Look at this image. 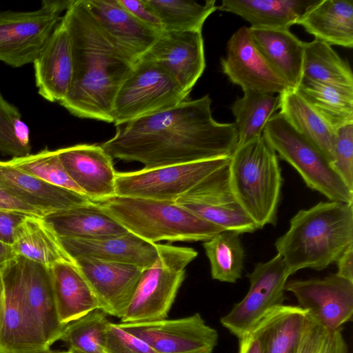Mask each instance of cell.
Returning a JSON list of instances; mask_svg holds the SVG:
<instances>
[{"instance_id":"obj_6","label":"cell","mask_w":353,"mask_h":353,"mask_svg":"<svg viewBox=\"0 0 353 353\" xmlns=\"http://www.w3.org/2000/svg\"><path fill=\"white\" fill-rule=\"evenodd\" d=\"M262 135L276 153L298 172L307 187L331 201L353 203V190L324 154L279 112L268 121Z\"/></svg>"},{"instance_id":"obj_50","label":"cell","mask_w":353,"mask_h":353,"mask_svg":"<svg viewBox=\"0 0 353 353\" xmlns=\"http://www.w3.org/2000/svg\"><path fill=\"white\" fill-rule=\"evenodd\" d=\"M15 256L12 245L0 241V272Z\"/></svg>"},{"instance_id":"obj_48","label":"cell","mask_w":353,"mask_h":353,"mask_svg":"<svg viewBox=\"0 0 353 353\" xmlns=\"http://www.w3.org/2000/svg\"><path fill=\"white\" fill-rule=\"evenodd\" d=\"M336 274L353 281V244L349 245L336 261Z\"/></svg>"},{"instance_id":"obj_38","label":"cell","mask_w":353,"mask_h":353,"mask_svg":"<svg viewBox=\"0 0 353 353\" xmlns=\"http://www.w3.org/2000/svg\"><path fill=\"white\" fill-rule=\"evenodd\" d=\"M109 323L107 314L96 309L67 324L59 340L65 343L68 349L83 353H105L103 339Z\"/></svg>"},{"instance_id":"obj_24","label":"cell","mask_w":353,"mask_h":353,"mask_svg":"<svg viewBox=\"0 0 353 353\" xmlns=\"http://www.w3.org/2000/svg\"><path fill=\"white\" fill-rule=\"evenodd\" d=\"M113 42L137 61L154 43L159 33L140 23L119 0H85Z\"/></svg>"},{"instance_id":"obj_10","label":"cell","mask_w":353,"mask_h":353,"mask_svg":"<svg viewBox=\"0 0 353 353\" xmlns=\"http://www.w3.org/2000/svg\"><path fill=\"white\" fill-rule=\"evenodd\" d=\"M290 276L279 254L256 263L247 274L250 281L247 294L221 317V325L238 339L248 333L269 310L283 304Z\"/></svg>"},{"instance_id":"obj_49","label":"cell","mask_w":353,"mask_h":353,"mask_svg":"<svg viewBox=\"0 0 353 353\" xmlns=\"http://www.w3.org/2000/svg\"><path fill=\"white\" fill-rule=\"evenodd\" d=\"M74 0H44L41 6L49 8L53 12L61 15L67 10Z\"/></svg>"},{"instance_id":"obj_8","label":"cell","mask_w":353,"mask_h":353,"mask_svg":"<svg viewBox=\"0 0 353 353\" xmlns=\"http://www.w3.org/2000/svg\"><path fill=\"white\" fill-rule=\"evenodd\" d=\"M189 94L160 64L142 57L117 93L113 123L117 126L165 110L188 99Z\"/></svg>"},{"instance_id":"obj_53","label":"cell","mask_w":353,"mask_h":353,"mask_svg":"<svg viewBox=\"0 0 353 353\" xmlns=\"http://www.w3.org/2000/svg\"><path fill=\"white\" fill-rule=\"evenodd\" d=\"M68 353H83V352H79L77 350H72V349H68Z\"/></svg>"},{"instance_id":"obj_47","label":"cell","mask_w":353,"mask_h":353,"mask_svg":"<svg viewBox=\"0 0 353 353\" xmlns=\"http://www.w3.org/2000/svg\"><path fill=\"white\" fill-rule=\"evenodd\" d=\"M239 340L238 353H262L261 339L254 327H252Z\"/></svg>"},{"instance_id":"obj_5","label":"cell","mask_w":353,"mask_h":353,"mask_svg":"<svg viewBox=\"0 0 353 353\" xmlns=\"http://www.w3.org/2000/svg\"><path fill=\"white\" fill-rule=\"evenodd\" d=\"M99 203L129 232L151 243L206 241L223 231L176 202L114 195Z\"/></svg>"},{"instance_id":"obj_4","label":"cell","mask_w":353,"mask_h":353,"mask_svg":"<svg viewBox=\"0 0 353 353\" xmlns=\"http://www.w3.org/2000/svg\"><path fill=\"white\" fill-rule=\"evenodd\" d=\"M282 184L278 156L263 135L237 146L230 155V192L258 229L276 223Z\"/></svg>"},{"instance_id":"obj_51","label":"cell","mask_w":353,"mask_h":353,"mask_svg":"<svg viewBox=\"0 0 353 353\" xmlns=\"http://www.w3.org/2000/svg\"><path fill=\"white\" fill-rule=\"evenodd\" d=\"M5 309V288L1 272H0V332L1 330Z\"/></svg>"},{"instance_id":"obj_33","label":"cell","mask_w":353,"mask_h":353,"mask_svg":"<svg viewBox=\"0 0 353 353\" xmlns=\"http://www.w3.org/2000/svg\"><path fill=\"white\" fill-rule=\"evenodd\" d=\"M303 79L353 90V75L349 63L332 48L314 39L305 42Z\"/></svg>"},{"instance_id":"obj_3","label":"cell","mask_w":353,"mask_h":353,"mask_svg":"<svg viewBox=\"0 0 353 353\" xmlns=\"http://www.w3.org/2000/svg\"><path fill=\"white\" fill-rule=\"evenodd\" d=\"M351 244L353 203L330 201L297 212L274 246L292 275L305 268H327Z\"/></svg>"},{"instance_id":"obj_40","label":"cell","mask_w":353,"mask_h":353,"mask_svg":"<svg viewBox=\"0 0 353 353\" xmlns=\"http://www.w3.org/2000/svg\"><path fill=\"white\" fill-rule=\"evenodd\" d=\"M30 152L28 126L19 109L0 92V153L14 159L29 155Z\"/></svg>"},{"instance_id":"obj_29","label":"cell","mask_w":353,"mask_h":353,"mask_svg":"<svg viewBox=\"0 0 353 353\" xmlns=\"http://www.w3.org/2000/svg\"><path fill=\"white\" fill-rule=\"evenodd\" d=\"M250 35L274 68L292 89L303 80L305 42L290 30L260 29L249 27Z\"/></svg>"},{"instance_id":"obj_37","label":"cell","mask_w":353,"mask_h":353,"mask_svg":"<svg viewBox=\"0 0 353 353\" xmlns=\"http://www.w3.org/2000/svg\"><path fill=\"white\" fill-rule=\"evenodd\" d=\"M163 27V31H202L206 19L216 10L215 0H147Z\"/></svg>"},{"instance_id":"obj_19","label":"cell","mask_w":353,"mask_h":353,"mask_svg":"<svg viewBox=\"0 0 353 353\" xmlns=\"http://www.w3.org/2000/svg\"><path fill=\"white\" fill-rule=\"evenodd\" d=\"M57 152L68 174L89 199L99 202L115 195L113 159L101 145L77 144Z\"/></svg>"},{"instance_id":"obj_27","label":"cell","mask_w":353,"mask_h":353,"mask_svg":"<svg viewBox=\"0 0 353 353\" xmlns=\"http://www.w3.org/2000/svg\"><path fill=\"white\" fill-rule=\"evenodd\" d=\"M297 24L331 46L353 47L352 0H317Z\"/></svg>"},{"instance_id":"obj_12","label":"cell","mask_w":353,"mask_h":353,"mask_svg":"<svg viewBox=\"0 0 353 353\" xmlns=\"http://www.w3.org/2000/svg\"><path fill=\"white\" fill-rule=\"evenodd\" d=\"M119 325L157 353H212L219 339L217 331L199 313L176 319Z\"/></svg>"},{"instance_id":"obj_34","label":"cell","mask_w":353,"mask_h":353,"mask_svg":"<svg viewBox=\"0 0 353 353\" xmlns=\"http://www.w3.org/2000/svg\"><path fill=\"white\" fill-rule=\"evenodd\" d=\"M243 93V96L238 98L231 106L237 130V146L262 136L267 123L280 109L279 94Z\"/></svg>"},{"instance_id":"obj_16","label":"cell","mask_w":353,"mask_h":353,"mask_svg":"<svg viewBox=\"0 0 353 353\" xmlns=\"http://www.w3.org/2000/svg\"><path fill=\"white\" fill-rule=\"evenodd\" d=\"M176 203L223 231L241 234L258 230L230 192L228 167L207 178Z\"/></svg>"},{"instance_id":"obj_36","label":"cell","mask_w":353,"mask_h":353,"mask_svg":"<svg viewBox=\"0 0 353 353\" xmlns=\"http://www.w3.org/2000/svg\"><path fill=\"white\" fill-rule=\"evenodd\" d=\"M203 245L213 279L234 283L241 278L245 250L239 234L223 231L204 241Z\"/></svg>"},{"instance_id":"obj_41","label":"cell","mask_w":353,"mask_h":353,"mask_svg":"<svg viewBox=\"0 0 353 353\" xmlns=\"http://www.w3.org/2000/svg\"><path fill=\"white\" fill-rule=\"evenodd\" d=\"M294 353H348L342 329L329 331L308 312Z\"/></svg>"},{"instance_id":"obj_20","label":"cell","mask_w":353,"mask_h":353,"mask_svg":"<svg viewBox=\"0 0 353 353\" xmlns=\"http://www.w3.org/2000/svg\"><path fill=\"white\" fill-rule=\"evenodd\" d=\"M33 64L38 93L50 102L62 101L73 77L70 39L63 17Z\"/></svg>"},{"instance_id":"obj_22","label":"cell","mask_w":353,"mask_h":353,"mask_svg":"<svg viewBox=\"0 0 353 353\" xmlns=\"http://www.w3.org/2000/svg\"><path fill=\"white\" fill-rule=\"evenodd\" d=\"M59 239L72 260L90 256L131 264L145 270L154 263L158 256V243H149L131 232L98 239Z\"/></svg>"},{"instance_id":"obj_31","label":"cell","mask_w":353,"mask_h":353,"mask_svg":"<svg viewBox=\"0 0 353 353\" xmlns=\"http://www.w3.org/2000/svg\"><path fill=\"white\" fill-rule=\"evenodd\" d=\"M279 112L300 134L314 143L332 164L336 130L296 89L279 94Z\"/></svg>"},{"instance_id":"obj_28","label":"cell","mask_w":353,"mask_h":353,"mask_svg":"<svg viewBox=\"0 0 353 353\" xmlns=\"http://www.w3.org/2000/svg\"><path fill=\"white\" fill-rule=\"evenodd\" d=\"M317 0H223L218 10L236 14L250 28L290 30Z\"/></svg>"},{"instance_id":"obj_18","label":"cell","mask_w":353,"mask_h":353,"mask_svg":"<svg viewBox=\"0 0 353 353\" xmlns=\"http://www.w3.org/2000/svg\"><path fill=\"white\" fill-rule=\"evenodd\" d=\"M143 57L160 64L190 92L206 65L202 31H162Z\"/></svg>"},{"instance_id":"obj_46","label":"cell","mask_w":353,"mask_h":353,"mask_svg":"<svg viewBox=\"0 0 353 353\" xmlns=\"http://www.w3.org/2000/svg\"><path fill=\"white\" fill-rule=\"evenodd\" d=\"M0 210L21 212L30 216L43 217L38 210L21 201L0 186Z\"/></svg>"},{"instance_id":"obj_21","label":"cell","mask_w":353,"mask_h":353,"mask_svg":"<svg viewBox=\"0 0 353 353\" xmlns=\"http://www.w3.org/2000/svg\"><path fill=\"white\" fill-rule=\"evenodd\" d=\"M24 296L32 317L46 343L59 340L66 325L59 321L53 291L50 268L16 256Z\"/></svg>"},{"instance_id":"obj_42","label":"cell","mask_w":353,"mask_h":353,"mask_svg":"<svg viewBox=\"0 0 353 353\" xmlns=\"http://www.w3.org/2000/svg\"><path fill=\"white\" fill-rule=\"evenodd\" d=\"M332 165L353 190V123L336 130Z\"/></svg>"},{"instance_id":"obj_17","label":"cell","mask_w":353,"mask_h":353,"mask_svg":"<svg viewBox=\"0 0 353 353\" xmlns=\"http://www.w3.org/2000/svg\"><path fill=\"white\" fill-rule=\"evenodd\" d=\"M73 261L96 295L101 309L107 314L121 319L143 270L131 264L90 256Z\"/></svg>"},{"instance_id":"obj_43","label":"cell","mask_w":353,"mask_h":353,"mask_svg":"<svg viewBox=\"0 0 353 353\" xmlns=\"http://www.w3.org/2000/svg\"><path fill=\"white\" fill-rule=\"evenodd\" d=\"M103 349L105 353H157L139 338L110 322L106 327Z\"/></svg>"},{"instance_id":"obj_1","label":"cell","mask_w":353,"mask_h":353,"mask_svg":"<svg viewBox=\"0 0 353 353\" xmlns=\"http://www.w3.org/2000/svg\"><path fill=\"white\" fill-rule=\"evenodd\" d=\"M208 94L186 99L165 110L115 126L101 144L112 157L137 161L143 168L230 157L237 146L234 123L212 117Z\"/></svg>"},{"instance_id":"obj_11","label":"cell","mask_w":353,"mask_h":353,"mask_svg":"<svg viewBox=\"0 0 353 353\" xmlns=\"http://www.w3.org/2000/svg\"><path fill=\"white\" fill-rule=\"evenodd\" d=\"M63 16L48 8L0 12V61L14 68L34 62Z\"/></svg>"},{"instance_id":"obj_45","label":"cell","mask_w":353,"mask_h":353,"mask_svg":"<svg viewBox=\"0 0 353 353\" xmlns=\"http://www.w3.org/2000/svg\"><path fill=\"white\" fill-rule=\"evenodd\" d=\"M26 216L30 215L0 210V241L12 245L14 230Z\"/></svg>"},{"instance_id":"obj_44","label":"cell","mask_w":353,"mask_h":353,"mask_svg":"<svg viewBox=\"0 0 353 353\" xmlns=\"http://www.w3.org/2000/svg\"><path fill=\"white\" fill-rule=\"evenodd\" d=\"M120 3L140 23L160 33L162 24L147 0H119Z\"/></svg>"},{"instance_id":"obj_2","label":"cell","mask_w":353,"mask_h":353,"mask_svg":"<svg viewBox=\"0 0 353 353\" xmlns=\"http://www.w3.org/2000/svg\"><path fill=\"white\" fill-rule=\"evenodd\" d=\"M63 19L70 39L73 77L59 103L75 117L113 123L117 93L137 61L113 42L85 0H74Z\"/></svg>"},{"instance_id":"obj_13","label":"cell","mask_w":353,"mask_h":353,"mask_svg":"<svg viewBox=\"0 0 353 353\" xmlns=\"http://www.w3.org/2000/svg\"><path fill=\"white\" fill-rule=\"evenodd\" d=\"M285 291L293 294L298 306L329 331L342 329L352 319L353 281L336 273L323 278L288 281Z\"/></svg>"},{"instance_id":"obj_30","label":"cell","mask_w":353,"mask_h":353,"mask_svg":"<svg viewBox=\"0 0 353 353\" xmlns=\"http://www.w3.org/2000/svg\"><path fill=\"white\" fill-rule=\"evenodd\" d=\"M12 249L19 256L48 268L73 261L64 250L58 236L43 217L26 216L16 227Z\"/></svg>"},{"instance_id":"obj_7","label":"cell","mask_w":353,"mask_h":353,"mask_svg":"<svg viewBox=\"0 0 353 353\" xmlns=\"http://www.w3.org/2000/svg\"><path fill=\"white\" fill-rule=\"evenodd\" d=\"M198 252L192 248L158 243L154 263L143 270L121 323L165 319L185 275Z\"/></svg>"},{"instance_id":"obj_23","label":"cell","mask_w":353,"mask_h":353,"mask_svg":"<svg viewBox=\"0 0 353 353\" xmlns=\"http://www.w3.org/2000/svg\"><path fill=\"white\" fill-rule=\"evenodd\" d=\"M0 186L44 216L90 201L77 192L53 185L0 161Z\"/></svg>"},{"instance_id":"obj_15","label":"cell","mask_w":353,"mask_h":353,"mask_svg":"<svg viewBox=\"0 0 353 353\" xmlns=\"http://www.w3.org/2000/svg\"><path fill=\"white\" fill-rule=\"evenodd\" d=\"M14 259L1 271L5 288V309L0 332V353L47 352L50 347L44 340L30 311Z\"/></svg>"},{"instance_id":"obj_14","label":"cell","mask_w":353,"mask_h":353,"mask_svg":"<svg viewBox=\"0 0 353 353\" xmlns=\"http://www.w3.org/2000/svg\"><path fill=\"white\" fill-rule=\"evenodd\" d=\"M221 64L223 72L243 92L279 94L292 89L256 46L249 27H241L230 37Z\"/></svg>"},{"instance_id":"obj_35","label":"cell","mask_w":353,"mask_h":353,"mask_svg":"<svg viewBox=\"0 0 353 353\" xmlns=\"http://www.w3.org/2000/svg\"><path fill=\"white\" fill-rule=\"evenodd\" d=\"M296 90L335 130L353 123V90L306 79Z\"/></svg>"},{"instance_id":"obj_25","label":"cell","mask_w":353,"mask_h":353,"mask_svg":"<svg viewBox=\"0 0 353 353\" xmlns=\"http://www.w3.org/2000/svg\"><path fill=\"white\" fill-rule=\"evenodd\" d=\"M43 219L58 237L98 239L129 232L100 203L91 200Z\"/></svg>"},{"instance_id":"obj_26","label":"cell","mask_w":353,"mask_h":353,"mask_svg":"<svg viewBox=\"0 0 353 353\" xmlns=\"http://www.w3.org/2000/svg\"><path fill=\"white\" fill-rule=\"evenodd\" d=\"M57 311L67 325L88 313L101 309L88 282L74 261L59 262L50 268Z\"/></svg>"},{"instance_id":"obj_9","label":"cell","mask_w":353,"mask_h":353,"mask_svg":"<svg viewBox=\"0 0 353 353\" xmlns=\"http://www.w3.org/2000/svg\"><path fill=\"white\" fill-rule=\"evenodd\" d=\"M221 157L140 170L117 172L115 195L176 202L209 176L225 169Z\"/></svg>"},{"instance_id":"obj_32","label":"cell","mask_w":353,"mask_h":353,"mask_svg":"<svg viewBox=\"0 0 353 353\" xmlns=\"http://www.w3.org/2000/svg\"><path fill=\"white\" fill-rule=\"evenodd\" d=\"M307 311L281 305L269 310L254 325L261 339L262 353H294Z\"/></svg>"},{"instance_id":"obj_39","label":"cell","mask_w":353,"mask_h":353,"mask_svg":"<svg viewBox=\"0 0 353 353\" xmlns=\"http://www.w3.org/2000/svg\"><path fill=\"white\" fill-rule=\"evenodd\" d=\"M7 162L48 183L84 195L66 172L60 160L57 150H50L45 148L37 153L11 159Z\"/></svg>"},{"instance_id":"obj_52","label":"cell","mask_w":353,"mask_h":353,"mask_svg":"<svg viewBox=\"0 0 353 353\" xmlns=\"http://www.w3.org/2000/svg\"><path fill=\"white\" fill-rule=\"evenodd\" d=\"M42 353H68V351H54V350H49L48 351L42 352Z\"/></svg>"}]
</instances>
